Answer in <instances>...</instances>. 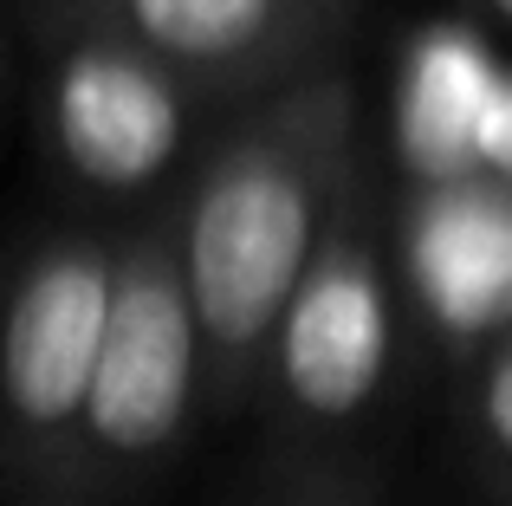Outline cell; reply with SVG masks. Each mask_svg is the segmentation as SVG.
Here are the masks:
<instances>
[{
    "instance_id": "1",
    "label": "cell",
    "mask_w": 512,
    "mask_h": 506,
    "mask_svg": "<svg viewBox=\"0 0 512 506\" xmlns=\"http://www.w3.org/2000/svg\"><path fill=\"white\" fill-rule=\"evenodd\" d=\"M363 117L344 72L260 98L182 195V266L208 338V403L240 409L266 383L273 338L331 228L357 208Z\"/></svg>"
},
{
    "instance_id": "2",
    "label": "cell",
    "mask_w": 512,
    "mask_h": 506,
    "mask_svg": "<svg viewBox=\"0 0 512 506\" xmlns=\"http://www.w3.org/2000/svg\"><path fill=\"white\" fill-rule=\"evenodd\" d=\"M201 403H208V338L182 266V208H169L124 241L72 506H111L137 494L182 448Z\"/></svg>"
},
{
    "instance_id": "3",
    "label": "cell",
    "mask_w": 512,
    "mask_h": 506,
    "mask_svg": "<svg viewBox=\"0 0 512 506\" xmlns=\"http://www.w3.org/2000/svg\"><path fill=\"white\" fill-rule=\"evenodd\" d=\"M117 273H124V247L65 234L39 247L13 279L7 331H0L13 506L78 500V448L117 312Z\"/></svg>"
},
{
    "instance_id": "4",
    "label": "cell",
    "mask_w": 512,
    "mask_h": 506,
    "mask_svg": "<svg viewBox=\"0 0 512 506\" xmlns=\"http://www.w3.org/2000/svg\"><path fill=\"white\" fill-rule=\"evenodd\" d=\"M350 0H46L39 26H98L169 65L195 98H273L325 72Z\"/></svg>"
},
{
    "instance_id": "5",
    "label": "cell",
    "mask_w": 512,
    "mask_h": 506,
    "mask_svg": "<svg viewBox=\"0 0 512 506\" xmlns=\"http://www.w3.org/2000/svg\"><path fill=\"white\" fill-rule=\"evenodd\" d=\"M389 357H396V292H389L383 247L363 234L350 208L331 228L318 266L305 273L299 299L286 305L266 383L292 429L331 435L383 396Z\"/></svg>"
},
{
    "instance_id": "6",
    "label": "cell",
    "mask_w": 512,
    "mask_h": 506,
    "mask_svg": "<svg viewBox=\"0 0 512 506\" xmlns=\"http://www.w3.org/2000/svg\"><path fill=\"white\" fill-rule=\"evenodd\" d=\"M46 137L78 182L104 195L150 189L188 137L195 91L98 26H46Z\"/></svg>"
},
{
    "instance_id": "7",
    "label": "cell",
    "mask_w": 512,
    "mask_h": 506,
    "mask_svg": "<svg viewBox=\"0 0 512 506\" xmlns=\"http://www.w3.org/2000/svg\"><path fill=\"white\" fill-rule=\"evenodd\" d=\"M402 279L454 351L512 338V182H435L402 202Z\"/></svg>"
},
{
    "instance_id": "8",
    "label": "cell",
    "mask_w": 512,
    "mask_h": 506,
    "mask_svg": "<svg viewBox=\"0 0 512 506\" xmlns=\"http://www.w3.org/2000/svg\"><path fill=\"white\" fill-rule=\"evenodd\" d=\"M506 65L461 20L422 26L396 72V150L415 189L480 176V137L500 104Z\"/></svg>"
},
{
    "instance_id": "9",
    "label": "cell",
    "mask_w": 512,
    "mask_h": 506,
    "mask_svg": "<svg viewBox=\"0 0 512 506\" xmlns=\"http://www.w3.org/2000/svg\"><path fill=\"white\" fill-rule=\"evenodd\" d=\"M474 429H480V448H487L493 487H500V500L512 506V338H500L487 357H480Z\"/></svg>"
},
{
    "instance_id": "10",
    "label": "cell",
    "mask_w": 512,
    "mask_h": 506,
    "mask_svg": "<svg viewBox=\"0 0 512 506\" xmlns=\"http://www.w3.org/2000/svg\"><path fill=\"white\" fill-rule=\"evenodd\" d=\"M266 506H376L350 474H292Z\"/></svg>"
},
{
    "instance_id": "11",
    "label": "cell",
    "mask_w": 512,
    "mask_h": 506,
    "mask_svg": "<svg viewBox=\"0 0 512 506\" xmlns=\"http://www.w3.org/2000/svg\"><path fill=\"white\" fill-rule=\"evenodd\" d=\"M480 176L512 182V65H506L500 104H493V117H487V137H480Z\"/></svg>"
},
{
    "instance_id": "12",
    "label": "cell",
    "mask_w": 512,
    "mask_h": 506,
    "mask_svg": "<svg viewBox=\"0 0 512 506\" xmlns=\"http://www.w3.org/2000/svg\"><path fill=\"white\" fill-rule=\"evenodd\" d=\"M480 7H487V13H493L500 26H512V0H480Z\"/></svg>"
}]
</instances>
